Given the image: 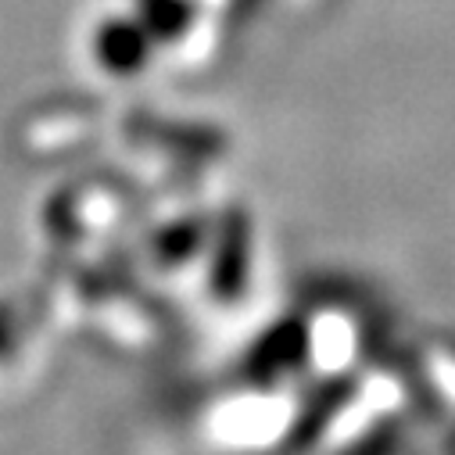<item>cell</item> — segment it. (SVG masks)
<instances>
[{
	"label": "cell",
	"instance_id": "obj_1",
	"mask_svg": "<svg viewBox=\"0 0 455 455\" xmlns=\"http://www.w3.org/2000/svg\"><path fill=\"white\" fill-rule=\"evenodd\" d=\"M100 58L111 68H137L144 61V33L137 26H104L100 29Z\"/></svg>",
	"mask_w": 455,
	"mask_h": 455
},
{
	"label": "cell",
	"instance_id": "obj_2",
	"mask_svg": "<svg viewBox=\"0 0 455 455\" xmlns=\"http://www.w3.org/2000/svg\"><path fill=\"white\" fill-rule=\"evenodd\" d=\"M144 22L158 36H176L190 26V4L187 0H144Z\"/></svg>",
	"mask_w": 455,
	"mask_h": 455
}]
</instances>
